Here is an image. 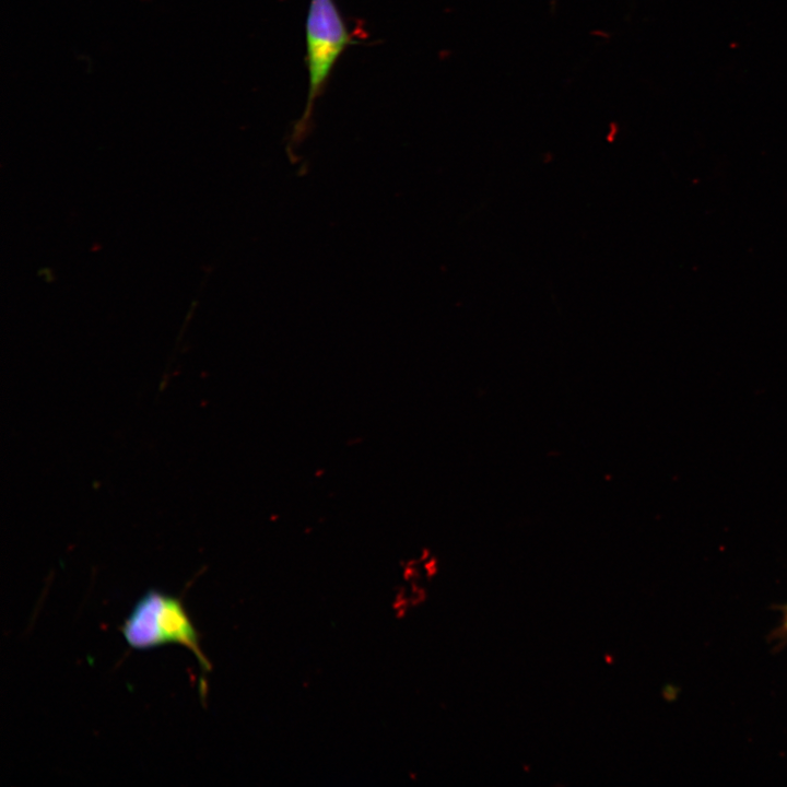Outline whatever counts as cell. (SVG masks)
Segmentation results:
<instances>
[{"label":"cell","mask_w":787,"mask_h":787,"mask_svg":"<svg viewBox=\"0 0 787 787\" xmlns=\"http://www.w3.org/2000/svg\"><path fill=\"white\" fill-rule=\"evenodd\" d=\"M120 630L127 644L134 649L178 644L195 655L203 671L211 669L201 649L199 634L184 603L175 596L148 590L136 602Z\"/></svg>","instance_id":"6da1fadb"},{"label":"cell","mask_w":787,"mask_h":787,"mask_svg":"<svg viewBox=\"0 0 787 787\" xmlns=\"http://www.w3.org/2000/svg\"><path fill=\"white\" fill-rule=\"evenodd\" d=\"M305 31L308 91L301 125L307 124L343 51L357 43L334 0L309 1Z\"/></svg>","instance_id":"7a4b0ae2"},{"label":"cell","mask_w":787,"mask_h":787,"mask_svg":"<svg viewBox=\"0 0 787 787\" xmlns=\"http://www.w3.org/2000/svg\"><path fill=\"white\" fill-rule=\"evenodd\" d=\"M782 612L780 624L776 630V637L779 641L787 642V603L779 607Z\"/></svg>","instance_id":"3957f363"}]
</instances>
